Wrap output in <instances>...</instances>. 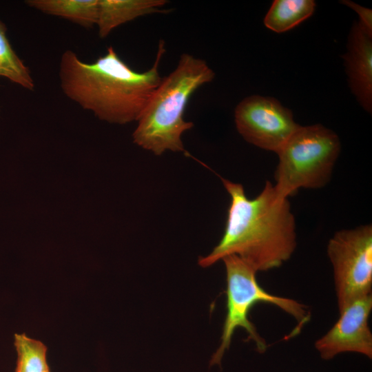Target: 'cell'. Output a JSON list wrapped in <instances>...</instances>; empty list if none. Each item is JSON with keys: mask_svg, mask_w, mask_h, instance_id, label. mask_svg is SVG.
Here are the masks:
<instances>
[{"mask_svg": "<svg viewBox=\"0 0 372 372\" xmlns=\"http://www.w3.org/2000/svg\"><path fill=\"white\" fill-rule=\"evenodd\" d=\"M14 344L17 353L15 372H45L49 371L46 360L47 347L25 334L15 333Z\"/></svg>", "mask_w": 372, "mask_h": 372, "instance_id": "cell-14", "label": "cell"}, {"mask_svg": "<svg viewBox=\"0 0 372 372\" xmlns=\"http://www.w3.org/2000/svg\"><path fill=\"white\" fill-rule=\"evenodd\" d=\"M165 52L161 40L152 66L138 72L112 46L90 63L67 50L60 61L61 87L70 99L102 121L121 125L138 121L162 80L159 65Z\"/></svg>", "mask_w": 372, "mask_h": 372, "instance_id": "cell-2", "label": "cell"}, {"mask_svg": "<svg viewBox=\"0 0 372 372\" xmlns=\"http://www.w3.org/2000/svg\"><path fill=\"white\" fill-rule=\"evenodd\" d=\"M45 372H50V371H45Z\"/></svg>", "mask_w": 372, "mask_h": 372, "instance_id": "cell-16", "label": "cell"}, {"mask_svg": "<svg viewBox=\"0 0 372 372\" xmlns=\"http://www.w3.org/2000/svg\"><path fill=\"white\" fill-rule=\"evenodd\" d=\"M342 3L348 6L355 10L360 17L359 23L371 34H372V11L350 1H342Z\"/></svg>", "mask_w": 372, "mask_h": 372, "instance_id": "cell-15", "label": "cell"}, {"mask_svg": "<svg viewBox=\"0 0 372 372\" xmlns=\"http://www.w3.org/2000/svg\"><path fill=\"white\" fill-rule=\"evenodd\" d=\"M315 7L313 0H276L265 17L264 23L273 32H284L311 17Z\"/></svg>", "mask_w": 372, "mask_h": 372, "instance_id": "cell-12", "label": "cell"}, {"mask_svg": "<svg viewBox=\"0 0 372 372\" xmlns=\"http://www.w3.org/2000/svg\"><path fill=\"white\" fill-rule=\"evenodd\" d=\"M372 310L371 295L358 298L340 312L334 325L315 342L324 360L345 352L361 353L372 358V333L369 318Z\"/></svg>", "mask_w": 372, "mask_h": 372, "instance_id": "cell-8", "label": "cell"}, {"mask_svg": "<svg viewBox=\"0 0 372 372\" xmlns=\"http://www.w3.org/2000/svg\"><path fill=\"white\" fill-rule=\"evenodd\" d=\"M99 0H28L25 3L44 14L60 17L85 28L96 25Z\"/></svg>", "mask_w": 372, "mask_h": 372, "instance_id": "cell-11", "label": "cell"}, {"mask_svg": "<svg viewBox=\"0 0 372 372\" xmlns=\"http://www.w3.org/2000/svg\"><path fill=\"white\" fill-rule=\"evenodd\" d=\"M340 149L339 137L331 130L321 124L300 125L277 154L274 185L288 198L301 188L326 186Z\"/></svg>", "mask_w": 372, "mask_h": 372, "instance_id": "cell-5", "label": "cell"}, {"mask_svg": "<svg viewBox=\"0 0 372 372\" xmlns=\"http://www.w3.org/2000/svg\"><path fill=\"white\" fill-rule=\"evenodd\" d=\"M227 277V314L220 338V344L211 360V364H218L225 351L229 347L234 331L242 327L252 340L259 352L267 349L265 341L259 335L248 318L253 306L257 303H269L277 306L292 316L298 324L291 334L295 335L310 320L307 307L293 299L271 294L263 289L256 278L257 273L236 255H228L223 259Z\"/></svg>", "mask_w": 372, "mask_h": 372, "instance_id": "cell-4", "label": "cell"}, {"mask_svg": "<svg viewBox=\"0 0 372 372\" xmlns=\"http://www.w3.org/2000/svg\"><path fill=\"white\" fill-rule=\"evenodd\" d=\"M230 196L224 234L218 244L198 263L207 267L236 255L256 272L280 267L294 252L296 227L289 198L267 180L254 198L242 185L221 178Z\"/></svg>", "mask_w": 372, "mask_h": 372, "instance_id": "cell-1", "label": "cell"}, {"mask_svg": "<svg viewBox=\"0 0 372 372\" xmlns=\"http://www.w3.org/2000/svg\"><path fill=\"white\" fill-rule=\"evenodd\" d=\"M214 76L203 59L182 54L176 68L162 78L138 119L134 142L157 156L167 151L185 152L182 135L194 126L184 119L187 104L194 92Z\"/></svg>", "mask_w": 372, "mask_h": 372, "instance_id": "cell-3", "label": "cell"}, {"mask_svg": "<svg viewBox=\"0 0 372 372\" xmlns=\"http://www.w3.org/2000/svg\"><path fill=\"white\" fill-rule=\"evenodd\" d=\"M339 312L354 300L371 295L372 225L336 231L327 245Z\"/></svg>", "mask_w": 372, "mask_h": 372, "instance_id": "cell-6", "label": "cell"}, {"mask_svg": "<svg viewBox=\"0 0 372 372\" xmlns=\"http://www.w3.org/2000/svg\"><path fill=\"white\" fill-rule=\"evenodd\" d=\"M238 133L248 143L276 154L300 127L291 111L271 97L250 96L235 108Z\"/></svg>", "mask_w": 372, "mask_h": 372, "instance_id": "cell-7", "label": "cell"}, {"mask_svg": "<svg viewBox=\"0 0 372 372\" xmlns=\"http://www.w3.org/2000/svg\"><path fill=\"white\" fill-rule=\"evenodd\" d=\"M372 34L358 22L350 31L348 51L343 55L351 89L362 107L372 109Z\"/></svg>", "mask_w": 372, "mask_h": 372, "instance_id": "cell-9", "label": "cell"}, {"mask_svg": "<svg viewBox=\"0 0 372 372\" xmlns=\"http://www.w3.org/2000/svg\"><path fill=\"white\" fill-rule=\"evenodd\" d=\"M6 32L5 24L0 20V76L33 90L34 83L30 70L13 50Z\"/></svg>", "mask_w": 372, "mask_h": 372, "instance_id": "cell-13", "label": "cell"}, {"mask_svg": "<svg viewBox=\"0 0 372 372\" xmlns=\"http://www.w3.org/2000/svg\"><path fill=\"white\" fill-rule=\"evenodd\" d=\"M165 0H99L96 25L101 38L116 28L139 17L169 12L163 7Z\"/></svg>", "mask_w": 372, "mask_h": 372, "instance_id": "cell-10", "label": "cell"}]
</instances>
